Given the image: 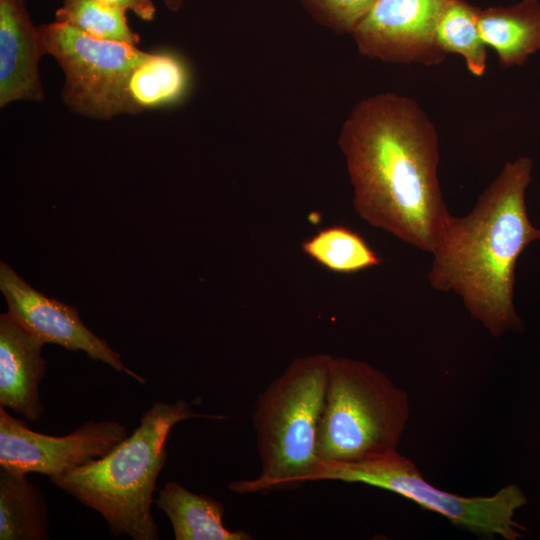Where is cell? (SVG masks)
<instances>
[{
  "label": "cell",
  "instance_id": "cell-8",
  "mask_svg": "<svg viewBox=\"0 0 540 540\" xmlns=\"http://www.w3.org/2000/svg\"><path fill=\"white\" fill-rule=\"evenodd\" d=\"M128 437L117 421H88L65 436L33 431L0 408V468L58 476L107 455Z\"/></svg>",
  "mask_w": 540,
  "mask_h": 540
},
{
  "label": "cell",
  "instance_id": "cell-13",
  "mask_svg": "<svg viewBox=\"0 0 540 540\" xmlns=\"http://www.w3.org/2000/svg\"><path fill=\"white\" fill-rule=\"evenodd\" d=\"M191 86V68L181 54L166 50L147 53L128 76L126 114L179 104Z\"/></svg>",
  "mask_w": 540,
  "mask_h": 540
},
{
  "label": "cell",
  "instance_id": "cell-18",
  "mask_svg": "<svg viewBox=\"0 0 540 540\" xmlns=\"http://www.w3.org/2000/svg\"><path fill=\"white\" fill-rule=\"evenodd\" d=\"M478 10L464 0H449L439 16L435 40L445 55L459 54L469 72L481 77L486 71L487 46L479 34Z\"/></svg>",
  "mask_w": 540,
  "mask_h": 540
},
{
  "label": "cell",
  "instance_id": "cell-2",
  "mask_svg": "<svg viewBox=\"0 0 540 540\" xmlns=\"http://www.w3.org/2000/svg\"><path fill=\"white\" fill-rule=\"evenodd\" d=\"M531 171L528 157L506 163L470 213L452 216L427 274L433 289L460 296L472 318L494 337L520 326L513 304L515 266L540 238L525 204Z\"/></svg>",
  "mask_w": 540,
  "mask_h": 540
},
{
  "label": "cell",
  "instance_id": "cell-22",
  "mask_svg": "<svg viewBox=\"0 0 540 540\" xmlns=\"http://www.w3.org/2000/svg\"><path fill=\"white\" fill-rule=\"evenodd\" d=\"M166 7L170 10V11H177L180 9V7L182 6L184 0H163Z\"/></svg>",
  "mask_w": 540,
  "mask_h": 540
},
{
  "label": "cell",
  "instance_id": "cell-9",
  "mask_svg": "<svg viewBox=\"0 0 540 540\" xmlns=\"http://www.w3.org/2000/svg\"><path fill=\"white\" fill-rule=\"evenodd\" d=\"M449 0H377L352 32L358 52L389 63L438 64L435 29Z\"/></svg>",
  "mask_w": 540,
  "mask_h": 540
},
{
  "label": "cell",
  "instance_id": "cell-20",
  "mask_svg": "<svg viewBox=\"0 0 540 540\" xmlns=\"http://www.w3.org/2000/svg\"><path fill=\"white\" fill-rule=\"evenodd\" d=\"M323 25L333 31L352 34L377 0H302Z\"/></svg>",
  "mask_w": 540,
  "mask_h": 540
},
{
  "label": "cell",
  "instance_id": "cell-4",
  "mask_svg": "<svg viewBox=\"0 0 540 540\" xmlns=\"http://www.w3.org/2000/svg\"><path fill=\"white\" fill-rule=\"evenodd\" d=\"M331 359L325 353L297 357L259 394L252 420L261 472L232 482L230 490L255 493L311 481Z\"/></svg>",
  "mask_w": 540,
  "mask_h": 540
},
{
  "label": "cell",
  "instance_id": "cell-7",
  "mask_svg": "<svg viewBox=\"0 0 540 540\" xmlns=\"http://www.w3.org/2000/svg\"><path fill=\"white\" fill-rule=\"evenodd\" d=\"M46 53L65 74L62 98L75 113L95 119L126 114V83L147 52L91 37L62 22L39 26Z\"/></svg>",
  "mask_w": 540,
  "mask_h": 540
},
{
  "label": "cell",
  "instance_id": "cell-16",
  "mask_svg": "<svg viewBox=\"0 0 540 540\" xmlns=\"http://www.w3.org/2000/svg\"><path fill=\"white\" fill-rule=\"evenodd\" d=\"M28 474L0 469V540H47L45 498Z\"/></svg>",
  "mask_w": 540,
  "mask_h": 540
},
{
  "label": "cell",
  "instance_id": "cell-1",
  "mask_svg": "<svg viewBox=\"0 0 540 540\" xmlns=\"http://www.w3.org/2000/svg\"><path fill=\"white\" fill-rule=\"evenodd\" d=\"M357 214L432 254L452 215L438 179L439 139L419 104L394 92L360 100L338 137Z\"/></svg>",
  "mask_w": 540,
  "mask_h": 540
},
{
  "label": "cell",
  "instance_id": "cell-11",
  "mask_svg": "<svg viewBox=\"0 0 540 540\" xmlns=\"http://www.w3.org/2000/svg\"><path fill=\"white\" fill-rule=\"evenodd\" d=\"M47 54L39 27L23 0H0V106L18 100L41 101L38 64Z\"/></svg>",
  "mask_w": 540,
  "mask_h": 540
},
{
  "label": "cell",
  "instance_id": "cell-3",
  "mask_svg": "<svg viewBox=\"0 0 540 540\" xmlns=\"http://www.w3.org/2000/svg\"><path fill=\"white\" fill-rule=\"evenodd\" d=\"M199 417L222 418L196 413L183 399L155 401L132 434L107 455L49 480L97 511L115 537L157 540L159 528L151 505L167 459L168 436L178 422Z\"/></svg>",
  "mask_w": 540,
  "mask_h": 540
},
{
  "label": "cell",
  "instance_id": "cell-12",
  "mask_svg": "<svg viewBox=\"0 0 540 540\" xmlns=\"http://www.w3.org/2000/svg\"><path fill=\"white\" fill-rule=\"evenodd\" d=\"M44 344L8 313L0 315V406L31 422L44 412L38 388L46 372L41 356Z\"/></svg>",
  "mask_w": 540,
  "mask_h": 540
},
{
  "label": "cell",
  "instance_id": "cell-14",
  "mask_svg": "<svg viewBox=\"0 0 540 540\" xmlns=\"http://www.w3.org/2000/svg\"><path fill=\"white\" fill-rule=\"evenodd\" d=\"M478 29L502 67L522 65L540 50V0L478 10Z\"/></svg>",
  "mask_w": 540,
  "mask_h": 540
},
{
  "label": "cell",
  "instance_id": "cell-6",
  "mask_svg": "<svg viewBox=\"0 0 540 540\" xmlns=\"http://www.w3.org/2000/svg\"><path fill=\"white\" fill-rule=\"evenodd\" d=\"M319 480L363 483L394 492L486 538L521 537L513 517L526 504V497L518 486L507 485L492 496L465 497L446 492L429 483L415 463L397 449L355 462L319 463L311 481Z\"/></svg>",
  "mask_w": 540,
  "mask_h": 540
},
{
  "label": "cell",
  "instance_id": "cell-17",
  "mask_svg": "<svg viewBox=\"0 0 540 540\" xmlns=\"http://www.w3.org/2000/svg\"><path fill=\"white\" fill-rule=\"evenodd\" d=\"M301 249L316 264L338 274L365 271L382 262L360 234L344 225L318 230L302 242Z\"/></svg>",
  "mask_w": 540,
  "mask_h": 540
},
{
  "label": "cell",
  "instance_id": "cell-5",
  "mask_svg": "<svg viewBox=\"0 0 540 540\" xmlns=\"http://www.w3.org/2000/svg\"><path fill=\"white\" fill-rule=\"evenodd\" d=\"M409 415L407 393L383 371L332 356L318 431L319 463L355 462L397 449Z\"/></svg>",
  "mask_w": 540,
  "mask_h": 540
},
{
  "label": "cell",
  "instance_id": "cell-10",
  "mask_svg": "<svg viewBox=\"0 0 540 540\" xmlns=\"http://www.w3.org/2000/svg\"><path fill=\"white\" fill-rule=\"evenodd\" d=\"M0 289L8 314L24 330L69 351H84L92 360L124 372L140 384L147 380L127 368L118 352L82 322L75 307L48 298L27 284L6 263L0 264Z\"/></svg>",
  "mask_w": 540,
  "mask_h": 540
},
{
  "label": "cell",
  "instance_id": "cell-21",
  "mask_svg": "<svg viewBox=\"0 0 540 540\" xmlns=\"http://www.w3.org/2000/svg\"><path fill=\"white\" fill-rule=\"evenodd\" d=\"M108 6L127 12L132 11L143 21H152L156 9L152 0H98Z\"/></svg>",
  "mask_w": 540,
  "mask_h": 540
},
{
  "label": "cell",
  "instance_id": "cell-15",
  "mask_svg": "<svg viewBox=\"0 0 540 540\" xmlns=\"http://www.w3.org/2000/svg\"><path fill=\"white\" fill-rule=\"evenodd\" d=\"M157 491L154 503L167 515L176 540L253 538L246 531H231L224 526V507L213 497L193 493L178 482H167Z\"/></svg>",
  "mask_w": 540,
  "mask_h": 540
},
{
  "label": "cell",
  "instance_id": "cell-19",
  "mask_svg": "<svg viewBox=\"0 0 540 540\" xmlns=\"http://www.w3.org/2000/svg\"><path fill=\"white\" fill-rule=\"evenodd\" d=\"M55 18L97 39L134 46L140 42L127 23L126 12L98 0H64Z\"/></svg>",
  "mask_w": 540,
  "mask_h": 540
}]
</instances>
